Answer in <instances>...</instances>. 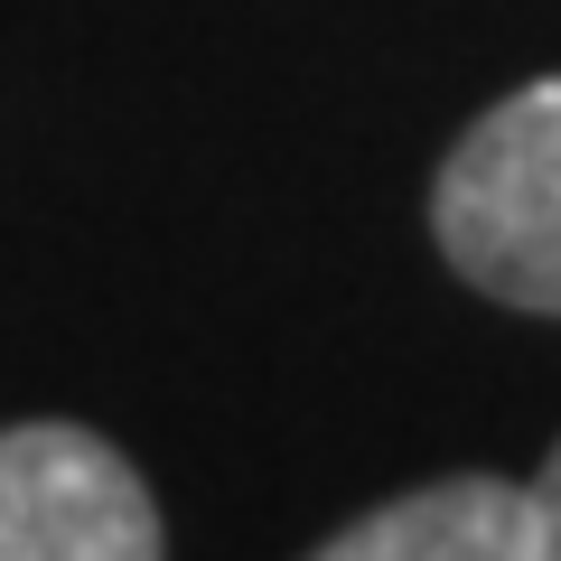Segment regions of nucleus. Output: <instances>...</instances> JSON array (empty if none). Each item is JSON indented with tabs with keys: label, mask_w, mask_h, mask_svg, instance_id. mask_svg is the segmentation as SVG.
<instances>
[{
	"label": "nucleus",
	"mask_w": 561,
	"mask_h": 561,
	"mask_svg": "<svg viewBox=\"0 0 561 561\" xmlns=\"http://www.w3.org/2000/svg\"><path fill=\"white\" fill-rule=\"evenodd\" d=\"M431 234L505 309L561 319V76L486 103L431 187Z\"/></svg>",
	"instance_id": "f257e3e1"
},
{
	"label": "nucleus",
	"mask_w": 561,
	"mask_h": 561,
	"mask_svg": "<svg viewBox=\"0 0 561 561\" xmlns=\"http://www.w3.org/2000/svg\"><path fill=\"white\" fill-rule=\"evenodd\" d=\"M0 561H160V505L103 431H0Z\"/></svg>",
	"instance_id": "f03ea898"
},
{
	"label": "nucleus",
	"mask_w": 561,
	"mask_h": 561,
	"mask_svg": "<svg viewBox=\"0 0 561 561\" xmlns=\"http://www.w3.org/2000/svg\"><path fill=\"white\" fill-rule=\"evenodd\" d=\"M309 561H524V486L505 478H440L356 515Z\"/></svg>",
	"instance_id": "7ed1b4c3"
},
{
	"label": "nucleus",
	"mask_w": 561,
	"mask_h": 561,
	"mask_svg": "<svg viewBox=\"0 0 561 561\" xmlns=\"http://www.w3.org/2000/svg\"><path fill=\"white\" fill-rule=\"evenodd\" d=\"M524 561H561V440L524 478Z\"/></svg>",
	"instance_id": "20e7f679"
}]
</instances>
